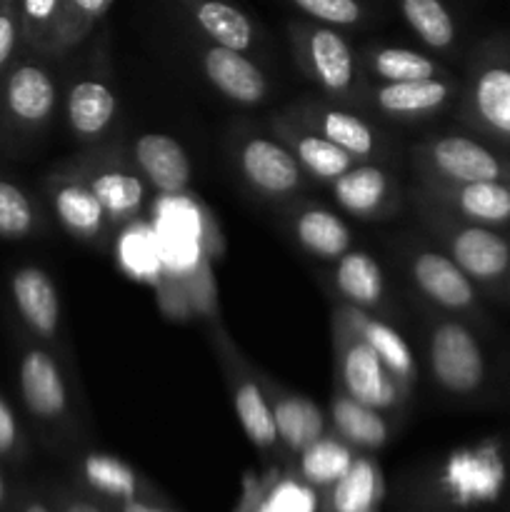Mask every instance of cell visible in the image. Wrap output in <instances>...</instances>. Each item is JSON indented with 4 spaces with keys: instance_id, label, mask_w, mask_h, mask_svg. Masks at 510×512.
<instances>
[{
    "instance_id": "603a6c76",
    "label": "cell",
    "mask_w": 510,
    "mask_h": 512,
    "mask_svg": "<svg viewBox=\"0 0 510 512\" xmlns=\"http://www.w3.org/2000/svg\"><path fill=\"white\" fill-rule=\"evenodd\" d=\"M265 393H268L270 410H273L275 433H278L280 448L290 455H300L310 443L328 433L325 413L305 395L293 393L280 383L263 378Z\"/></svg>"
},
{
    "instance_id": "4fadbf2b",
    "label": "cell",
    "mask_w": 510,
    "mask_h": 512,
    "mask_svg": "<svg viewBox=\"0 0 510 512\" xmlns=\"http://www.w3.org/2000/svg\"><path fill=\"white\" fill-rule=\"evenodd\" d=\"M58 85L43 63L33 58L10 65L0 83L3 113L15 128L40 130L53 120L58 110Z\"/></svg>"
},
{
    "instance_id": "2e32d148",
    "label": "cell",
    "mask_w": 510,
    "mask_h": 512,
    "mask_svg": "<svg viewBox=\"0 0 510 512\" xmlns=\"http://www.w3.org/2000/svg\"><path fill=\"white\" fill-rule=\"evenodd\" d=\"M413 198L425 200L455 218L480 225H500L510 220V185L505 180L480 183H423L415 180Z\"/></svg>"
},
{
    "instance_id": "e0dca14e",
    "label": "cell",
    "mask_w": 510,
    "mask_h": 512,
    "mask_svg": "<svg viewBox=\"0 0 510 512\" xmlns=\"http://www.w3.org/2000/svg\"><path fill=\"white\" fill-rule=\"evenodd\" d=\"M10 300H13L20 323L33 335V340L48 348L60 343V335H63L60 295L53 278L43 268L23 265L15 270L10 275Z\"/></svg>"
},
{
    "instance_id": "f35d334b",
    "label": "cell",
    "mask_w": 510,
    "mask_h": 512,
    "mask_svg": "<svg viewBox=\"0 0 510 512\" xmlns=\"http://www.w3.org/2000/svg\"><path fill=\"white\" fill-rule=\"evenodd\" d=\"M20 43H23L20 0H0V83L13 65Z\"/></svg>"
},
{
    "instance_id": "7bdbcfd3",
    "label": "cell",
    "mask_w": 510,
    "mask_h": 512,
    "mask_svg": "<svg viewBox=\"0 0 510 512\" xmlns=\"http://www.w3.org/2000/svg\"><path fill=\"white\" fill-rule=\"evenodd\" d=\"M20 512H50V510H48V505H43L40 500H28Z\"/></svg>"
},
{
    "instance_id": "8fae6325",
    "label": "cell",
    "mask_w": 510,
    "mask_h": 512,
    "mask_svg": "<svg viewBox=\"0 0 510 512\" xmlns=\"http://www.w3.org/2000/svg\"><path fill=\"white\" fill-rule=\"evenodd\" d=\"M18 388L30 418L45 425H63L70 420V390L63 368L48 345H23L18 360Z\"/></svg>"
},
{
    "instance_id": "60d3db41",
    "label": "cell",
    "mask_w": 510,
    "mask_h": 512,
    "mask_svg": "<svg viewBox=\"0 0 510 512\" xmlns=\"http://www.w3.org/2000/svg\"><path fill=\"white\" fill-rule=\"evenodd\" d=\"M120 512H170L160 505H155L153 500H128V503H120Z\"/></svg>"
},
{
    "instance_id": "74e56055",
    "label": "cell",
    "mask_w": 510,
    "mask_h": 512,
    "mask_svg": "<svg viewBox=\"0 0 510 512\" xmlns=\"http://www.w3.org/2000/svg\"><path fill=\"white\" fill-rule=\"evenodd\" d=\"M310 20L333 28H355L368 20L363 0H290Z\"/></svg>"
},
{
    "instance_id": "ee69618b",
    "label": "cell",
    "mask_w": 510,
    "mask_h": 512,
    "mask_svg": "<svg viewBox=\"0 0 510 512\" xmlns=\"http://www.w3.org/2000/svg\"><path fill=\"white\" fill-rule=\"evenodd\" d=\"M5 493H8V490H5V480H3V473H0V505L5 503Z\"/></svg>"
},
{
    "instance_id": "484cf974",
    "label": "cell",
    "mask_w": 510,
    "mask_h": 512,
    "mask_svg": "<svg viewBox=\"0 0 510 512\" xmlns=\"http://www.w3.org/2000/svg\"><path fill=\"white\" fill-rule=\"evenodd\" d=\"M330 283L340 303L355 305L368 313L385 308V273L368 250L350 248L330 268Z\"/></svg>"
},
{
    "instance_id": "7402d4cb",
    "label": "cell",
    "mask_w": 510,
    "mask_h": 512,
    "mask_svg": "<svg viewBox=\"0 0 510 512\" xmlns=\"http://www.w3.org/2000/svg\"><path fill=\"white\" fill-rule=\"evenodd\" d=\"M285 225H288L290 238L298 243V248L318 260L335 263L340 255L353 248V233L345 225V220L325 205L308 203V200L290 205Z\"/></svg>"
},
{
    "instance_id": "836d02e7",
    "label": "cell",
    "mask_w": 510,
    "mask_h": 512,
    "mask_svg": "<svg viewBox=\"0 0 510 512\" xmlns=\"http://www.w3.org/2000/svg\"><path fill=\"white\" fill-rule=\"evenodd\" d=\"M23 43L38 55H60V0H20Z\"/></svg>"
},
{
    "instance_id": "7a4b0ae2",
    "label": "cell",
    "mask_w": 510,
    "mask_h": 512,
    "mask_svg": "<svg viewBox=\"0 0 510 512\" xmlns=\"http://www.w3.org/2000/svg\"><path fill=\"white\" fill-rule=\"evenodd\" d=\"M413 200L418 205L423 228L433 233V238L440 243V250H445L473 283H495L508 273L510 243L503 235L490 230L488 225L455 218L425 200Z\"/></svg>"
},
{
    "instance_id": "1f68e13d",
    "label": "cell",
    "mask_w": 510,
    "mask_h": 512,
    "mask_svg": "<svg viewBox=\"0 0 510 512\" xmlns=\"http://www.w3.org/2000/svg\"><path fill=\"white\" fill-rule=\"evenodd\" d=\"M295 458H298V470L303 483H308L310 488H333L348 473L358 455H355V448H350L338 435L325 433L323 438L310 443Z\"/></svg>"
},
{
    "instance_id": "d6986e66",
    "label": "cell",
    "mask_w": 510,
    "mask_h": 512,
    "mask_svg": "<svg viewBox=\"0 0 510 512\" xmlns=\"http://www.w3.org/2000/svg\"><path fill=\"white\" fill-rule=\"evenodd\" d=\"M333 315L343 320V323H348L380 355V360L390 370V375L413 395L415 385H418V360H415L413 348L400 335V330H395L388 320L378 318L375 313L360 310L355 305L340 303V300L333 308Z\"/></svg>"
},
{
    "instance_id": "cb8c5ba5",
    "label": "cell",
    "mask_w": 510,
    "mask_h": 512,
    "mask_svg": "<svg viewBox=\"0 0 510 512\" xmlns=\"http://www.w3.org/2000/svg\"><path fill=\"white\" fill-rule=\"evenodd\" d=\"M118 93L100 78L75 80L65 93V120L80 143H98L118 120Z\"/></svg>"
},
{
    "instance_id": "e575fe53",
    "label": "cell",
    "mask_w": 510,
    "mask_h": 512,
    "mask_svg": "<svg viewBox=\"0 0 510 512\" xmlns=\"http://www.w3.org/2000/svg\"><path fill=\"white\" fill-rule=\"evenodd\" d=\"M113 3L115 0H60V55L83 43L93 33L95 25L108 15Z\"/></svg>"
},
{
    "instance_id": "5b68a950",
    "label": "cell",
    "mask_w": 510,
    "mask_h": 512,
    "mask_svg": "<svg viewBox=\"0 0 510 512\" xmlns=\"http://www.w3.org/2000/svg\"><path fill=\"white\" fill-rule=\"evenodd\" d=\"M213 345L218 353L220 368H223L225 385H228L230 403H233L238 423L250 443L263 453H273L280 448L278 433H275L273 410H270L268 393H265L263 375L250 368L248 360L238 350V345L228 338L223 328L213 330Z\"/></svg>"
},
{
    "instance_id": "f1b7e54d",
    "label": "cell",
    "mask_w": 510,
    "mask_h": 512,
    "mask_svg": "<svg viewBox=\"0 0 510 512\" xmlns=\"http://www.w3.org/2000/svg\"><path fill=\"white\" fill-rule=\"evenodd\" d=\"M360 68L365 80L375 83H403V80H425L450 75L438 60L420 50L403 45H368L360 55Z\"/></svg>"
},
{
    "instance_id": "8d00e7d4",
    "label": "cell",
    "mask_w": 510,
    "mask_h": 512,
    "mask_svg": "<svg viewBox=\"0 0 510 512\" xmlns=\"http://www.w3.org/2000/svg\"><path fill=\"white\" fill-rule=\"evenodd\" d=\"M245 508L250 512H315V503L308 483L283 480L270 490L255 488L253 498H245Z\"/></svg>"
},
{
    "instance_id": "b9f144b4",
    "label": "cell",
    "mask_w": 510,
    "mask_h": 512,
    "mask_svg": "<svg viewBox=\"0 0 510 512\" xmlns=\"http://www.w3.org/2000/svg\"><path fill=\"white\" fill-rule=\"evenodd\" d=\"M63 512H105L100 505L90 503V500L83 498H70L63 503Z\"/></svg>"
},
{
    "instance_id": "4316f807",
    "label": "cell",
    "mask_w": 510,
    "mask_h": 512,
    "mask_svg": "<svg viewBox=\"0 0 510 512\" xmlns=\"http://www.w3.org/2000/svg\"><path fill=\"white\" fill-rule=\"evenodd\" d=\"M210 43L250 50L258 43V28L235 0H178Z\"/></svg>"
},
{
    "instance_id": "d6a6232c",
    "label": "cell",
    "mask_w": 510,
    "mask_h": 512,
    "mask_svg": "<svg viewBox=\"0 0 510 512\" xmlns=\"http://www.w3.org/2000/svg\"><path fill=\"white\" fill-rule=\"evenodd\" d=\"M400 15L415 33V38L428 45L430 50L445 53L453 48L458 28H455L453 15L445 8L443 0H400Z\"/></svg>"
},
{
    "instance_id": "9a60e30c",
    "label": "cell",
    "mask_w": 510,
    "mask_h": 512,
    "mask_svg": "<svg viewBox=\"0 0 510 512\" xmlns=\"http://www.w3.org/2000/svg\"><path fill=\"white\" fill-rule=\"evenodd\" d=\"M328 188L335 203L358 220H390L403 208L398 178L380 163H355Z\"/></svg>"
},
{
    "instance_id": "ba28073f",
    "label": "cell",
    "mask_w": 510,
    "mask_h": 512,
    "mask_svg": "<svg viewBox=\"0 0 510 512\" xmlns=\"http://www.w3.org/2000/svg\"><path fill=\"white\" fill-rule=\"evenodd\" d=\"M405 278L420 298L445 313H470L478 303L475 285L445 250L433 248L425 240L405 238L398 248Z\"/></svg>"
},
{
    "instance_id": "5bb4252c",
    "label": "cell",
    "mask_w": 510,
    "mask_h": 512,
    "mask_svg": "<svg viewBox=\"0 0 510 512\" xmlns=\"http://www.w3.org/2000/svg\"><path fill=\"white\" fill-rule=\"evenodd\" d=\"M455 83L450 75L425 80H403V83H375L365 80L360 105L383 118L415 123L438 115L453 100Z\"/></svg>"
},
{
    "instance_id": "4dcf8cb0",
    "label": "cell",
    "mask_w": 510,
    "mask_h": 512,
    "mask_svg": "<svg viewBox=\"0 0 510 512\" xmlns=\"http://www.w3.org/2000/svg\"><path fill=\"white\" fill-rule=\"evenodd\" d=\"M385 480L375 460L355 458L348 473L330 488L328 512H380Z\"/></svg>"
},
{
    "instance_id": "d590c367",
    "label": "cell",
    "mask_w": 510,
    "mask_h": 512,
    "mask_svg": "<svg viewBox=\"0 0 510 512\" xmlns=\"http://www.w3.org/2000/svg\"><path fill=\"white\" fill-rule=\"evenodd\" d=\"M38 208L13 180L0 178V238L23 240L38 230Z\"/></svg>"
},
{
    "instance_id": "30bf717a",
    "label": "cell",
    "mask_w": 510,
    "mask_h": 512,
    "mask_svg": "<svg viewBox=\"0 0 510 512\" xmlns=\"http://www.w3.org/2000/svg\"><path fill=\"white\" fill-rule=\"evenodd\" d=\"M285 113L303 123L305 128L323 135L333 145H338L358 163H378V160L390 158L388 153L393 145H390L388 133H383L378 125L370 123L360 113L315 98L298 100V103L288 105Z\"/></svg>"
},
{
    "instance_id": "52a82bcc",
    "label": "cell",
    "mask_w": 510,
    "mask_h": 512,
    "mask_svg": "<svg viewBox=\"0 0 510 512\" xmlns=\"http://www.w3.org/2000/svg\"><path fill=\"white\" fill-rule=\"evenodd\" d=\"M230 143H233L230 150L240 178L260 198L293 200L305 190L308 173L278 138L248 130V133H233Z\"/></svg>"
},
{
    "instance_id": "83f0119b",
    "label": "cell",
    "mask_w": 510,
    "mask_h": 512,
    "mask_svg": "<svg viewBox=\"0 0 510 512\" xmlns=\"http://www.w3.org/2000/svg\"><path fill=\"white\" fill-rule=\"evenodd\" d=\"M328 415L333 433L340 440H345L350 448L373 453V450H380L390 440V423L385 420V415L380 410L370 408V405L358 403L355 398L345 395L343 390L335 388Z\"/></svg>"
},
{
    "instance_id": "ac0fdd59",
    "label": "cell",
    "mask_w": 510,
    "mask_h": 512,
    "mask_svg": "<svg viewBox=\"0 0 510 512\" xmlns=\"http://www.w3.org/2000/svg\"><path fill=\"white\" fill-rule=\"evenodd\" d=\"M198 63L205 80L233 103L255 108L268 98L270 83L263 68L250 60L243 50L208 40V43L198 45Z\"/></svg>"
},
{
    "instance_id": "9c48e42d",
    "label": "cell",
    "mask_w": 510,
    "mask_h": 512,
    "mask_svg": "<svg viewBox=\"0 0 510 512\" xmlns=\"http://www.w3.org/2000/svg\"><path fill=\"white\" fill-rule=\"evenodd\" d=\"M415 180L423 183H480L505 180V165L478 140L465 135H438L418 143L410 153Z\"/></svg>"
},
{
    "instance_id": "44dd1931",
    "label": "cell",
    "mask_w": 510,
    "mask_h": 512,
    "mask_svg": "<svg viewBox=\"0 0 510 512\" xmlns=\"http://www.w3.org/2000/svg\"><path fill=\"white\" fill-rule=\"evenodd\" d=\"M270 128H273L275 138L285 143V148L295 155V160L308 173V178L318 180V183H333L338 175H343L345 170L358 163L345 150H340L338 145L325 140L323 135L290 118L285 110L270 118Z\"/></svg>"
},
{
    "instance_id": "ffe728a7",
    "label": "cell",
    "mask_w": 510,
    "mask_h": 512,
    "mask_svg": "<svg viewBox=\"0 0 510 512\" xmlns=\"http://www.w3.org/2000/svg\"><path fill=\"white\" fill-rule=\"evenodd\" d=\"M130 163L140 178L163 195H180L188 190L193 165L188 153L175 138L165 133H143L130 143Z\"/></svg>"
},
{
    "instance_id": "3957f363",
    "label": "cell",
    "mask_w": 510,
    "mask_h": 512,
    "mask_svg": "<svg viewBox=\"0 0 510 512\" xmlns=\"http://www.w3.org/2000/svg\"><path fill=\"white\" fill-rule=\"evenodd\" d=\"M333 350H335V388L370 405L380 413L400 410L410 400V393L390 375L380 355L340 318L333 315Z\"/></svg>"
},
{
    "instance_id": "8992f818",
    "label": "cell",
    "mask_w": 510,
    "mask_h": 512,
    "mask_svg": "<svg viewBox=\"0 0 510 512\" xmlns=\"http://www.w3.org/2000/svg\"><path fill=\"white\" fill-rule=\"evenodd\" d=\"M425 358L430 378L443 393H478L485 380V358L475 335L453 318H433L425 333Z\"/></svg>"
},
{
    "instance_id": "277c9868",
    "label": "cell",
    "mask_w": 510,
    "mask_h": 512,
    "mask_svg": "<svg viewBox=\"0 0 510 512\" xmlns=\"http://www.w3.org/2000/svg\"><path fill=\"white\" fill-rule=\"evenodd\" d=\"M70 163L103 205L110 228L118 230L143 215L148 203V183L140 178L128 153L115 148H95Z\"/></svg>"
},
{
    "instance_id": "d4e9b609",
    "label": "cell",
    "mask_w": 510,
    "mask_h": 512,
    "mask_svg": "<svg viewBox=\"0 0 510 512\" xmlns=\"http://www.w3.org/2000/svg\"><path fill=\"white\" fill-rule=\"evenodd\" d=\"M465 113L488 133L510 138V68L505 63H483L470 75Z\"/></svg>"
},
{
    "instance_id": "f546056e",
    "label": "cell",
    "mask_w": 510,
    "mask_h": 512,
    "mask_svg": "<svg viewBox=\"0 0 510 512\" xmlns=\"http://www.w3.org/2000/svg\"><path fill=\"white\" fill-rule=\"evenodd\" d=\"M80 478L90 490L115 503L128 500H150L153 490L125 460L108 453H88L80 460Z\"/></svg>"
},
{
    "instance_id": "ab89813d",
    "label": "cell",
    "mask_w": 510,
    "mask_h": 512,
    "mask_svg": "<svg viewBox=\"0 0 510 512\" xmlns=\"http://www.w3.org/2000/svg\"><path fill=\"white\" fill-rule=\"evenodd\" d=\"M20 448H23V433H20L18 415L0 395V458H13Z\"/></svg>"
},
{
    "instance_id": "6da1fadb",
    "label": "cell",
    "mask_w": 510,
    "mask_h": 512,
    "mask_svg": "<svg viewBox=\"0 0 510 512\" xmlns=\"http://www.w3.org/2000/svg\"><path fill=\"white\" fill-rule=\"evenodd\" d=\"M288 40L295 65L305 78L313 80L328 98L348 105L360 103L365 85L360 55L338 28L315 20H290Z\"/></svg>"
},
{
    "instance_id": "7c38bea8",
    "label": "cell",
    "mask_w": 510,
    "mask_h": 512,
    "mask_svg": "<svg viewBox=\"0 0 510 512\" xmlns=\"http://www.w3.org/2000/svg\"><path fill=\"white\" fill-rule=\"evenodd\" d=\"M45 193H48L55 218L70 238L85 245H95V248H103L108 243L113 228L105 218L103 205L98 203L88 183L80 178L73 163L60 165L48 175Z\"/></svg>"
}]
</instances>
